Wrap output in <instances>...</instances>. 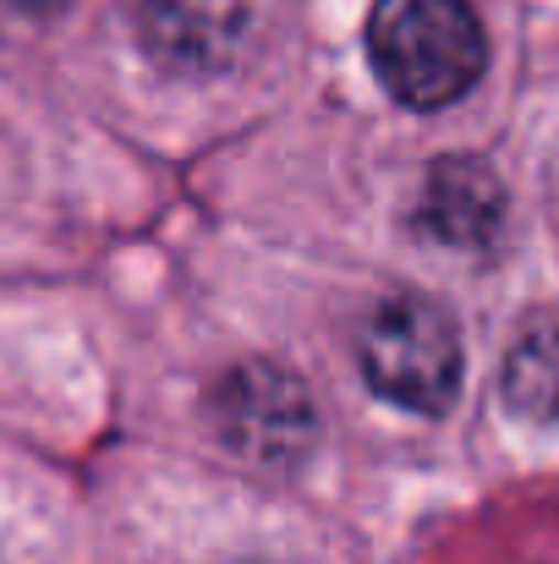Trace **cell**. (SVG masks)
Listing matches in <instances>:
<instances>
[{"label":"cell","mask_w":559,"mask_h":564,"mask_svg":"<svg viewBox=\"0 0 559 564\" xmlns=\"http://www.w3.org/2000/svg\"><path fill=\"white\" fill-rule=\"evenodd\" d=\"M368 61L384 94L406 110H444L477 88L488 44L466 0H378Z\"/></svg>","instance_id":"cell-1"},{"label":"cell","mask_w":559,"mask_h":564,"mask_svg":"<svg viewBox=\"0 0 559 564\" xmlns=\"http://www.w3.org/2000/svg\"><path fill=\"white\" fill-rule=\"evenodd\" d=\"M357 362L373 394L400 411L439 416L461 389V335L455 318L428 296H389L357 329Z\"/></svg>","instance_id":"cell-2"},{"label":"cell","mask_w":559,"mask_h":564,"mask_svg":"<svg viewBox=\"0 0 559 564\" xmlns=\"http://www.w3.org/2000/svg\"><path fill=\"white\" fill-rule=\"evenodd\" d=\"M208 416L219 422V438L258 460V466H286L308 449L313 438V405L308 389L275 362H241L219 378L208 394Z\"/></svg>","instance_id":"cell-3"},{"label":"cell","mask_w":559,"mask_h":564,"mask_svg":"<svg viewBox=\"0 0 559 564\" xmlns=\"http://www.w3.org/2000/svg\"><path fill=\"white\" fill-rule=\"evenodd\" d=\"M499 182L488 165L477 160H444L433 165L428 192H422V225L450 241V247H488L494 230H499Z\"/></svg>","instance_id":"cell-4"},{"label":"cell","mask_w":559,"mask_h":564,"mask_svg":"<svg viewBox=\"0 0 559 564\" xmlns=\"http://www.w3.org/2000/svg\"><path fill=\"white\" fill-rule=\"evenodd\" d=\"M505 400L522 416H559V335L538 329L527 340H516L510 362H505Z\"/></svg>","instance_id":"cell-5"},{"label":"cell","mask_w":559,"mask_h":564,"mask_svg":"<svg viewBox=\"0 0 559 564\" xmlns=\"http://www.w3.org/2000/svg\"><path fill=\"white\" fill-rule=\"evenodd\" d=\"M17 6H44V0H17Z\"/></svg>","instance_id":"cell-6"}]
</instances>
